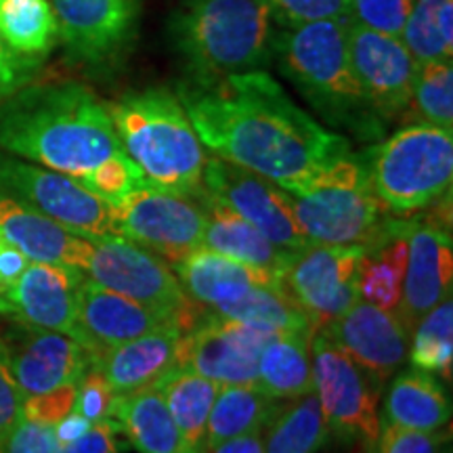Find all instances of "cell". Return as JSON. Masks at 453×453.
I'll use <instances>...</instances> for the list:
<instances>
[{
  "label": "cell",
  "mask_w": 453,
  "mask_h": 453,
  "mask_svg": "<svg viewBox=\"0 0 453 453\" xmlns=\"http://www.w3.org/2000/svg\"><path fill=\"white\" fill-rule=\"evenodd\" d=\"M174 93L208 151L286 191L353 151L344 134L294 104L267 70L187 78Z\"/></svg>",
  "instance_id": "6da1fadb"
},
{
  "label": "cell",
  "mask_w": 453,
  "mask_h": 453,
  "mask_svg": "<svg viewBox=\"0 0 453 453\" xmlns=\"http://www.w3.org/2000/svg\"><path fill=\"white\" fill-rule=\"evenodd\" d=\"M0 150L84 183L124 150L107 105L81 82H30L0 104Z\"/></svg>",
  "instance_id": "7a4b0ae2"
},
{
  "label": "cell",
  "mask_w": 453,
  "mask_h": 453,
  "mask_svg": "<svg viewBox=\"0 0 453 453\" xmlns=\"http://www.w3.org/2000/svg\"><path fill=\"white\" fill-rule=\"evenodd\" d=\"M350 19H327L281 30L273 61L321 120L364 143H378L388 124L357 81L349 55Z\"/></svg>",
  "instance_id": "3957f363"
},
{
  "label": "cell",
  "mask_w": 453,
  "mask_h": 453,
  "mask_svg": "<svg viewBox=\"0 0 453 453\" xmlns=\"http://www.w3.org/2000/svg\"><path fill=\"white\" fill-rule=\"evenodd\" d=\"M275 36L267 0H180L168 19L170 44L196 81L265 70Z\"/></svg>",
  "instance_id": "277c9868"
},
{
  "label": "cell",
  "mask_w": 453,
  "mask_h": 453,
  "mask_svg": "<svg viewBox=\"0 0 453 453\" xmlns=\"http://www.w3.org/2000/svg\"><path fill=\"white\" fill-rule=\"evenodd\" d=\"M120 145L145 180L162 189L203 197L206 147L174 90L150 87L128 90L107 104Z\"/></svg>",
  "instance_id": "5b68a950"
},
{
  "label": "cell",
  "mask_w": 453,
  "mask_h": 453,
  "mask_svg": "<svg viewBox=\"0 0 453 453\" xmlns=\"http://www.w3.org/2000/svg\"><path fill=\"white\" fill-rule=\"evenodd\" d=\"M300 234L315 243L367 246L387 229V211L367 173L364 154L349 151L288 191Z\"/></svg>",
  "instance_id": "8992f818"
},
{
  "label": "cell",
  "mask_w": 453,
  "mask_h": 453,
  "mask_svg": "<svg viewBox=\"0 0 453 453\" xmlns=\"http://www.w3.org/2000/svg\"><path fill=\"white\" fill-rule=\"evenodd\" d=\"M364 160L387 211L410 217L451 191L453 133L430 124H403L388 139L367 147Z\"/></svg>",
  "instance_id": "52a82bcc"
},
{
  "label": "cell",
  "mask_w": 453,
  "mask_h": 453,
  "mask_svg": "<svg viewBox=\"0 0 453 453\" xmlns=\"http://www.w3.org/2000/svg\"><path fill=\"white\" fill-rule=\"evenodd\" d=\"M88 280L177 321L183 332L197 321L191 300L166 260L122 235L84 237L81 267Z\"/></svg>",
  "instance_id": "ba28073f"
},
{
  "label": "cell",
  "mask_w": 453,
  "mask_h": 453,
  "mask_svg": "<svg viewBox=\"0 0 453 453\" xmlns=\"http://www.w3.org/2000/svg\"><path fill=\"white\" fill-rule=\"evenodd\" d=\"M111 217L118 235L154 252L170 267L202 246L206 225L202 197L162 189L150 180L113 202Z\"/></svg>",
  "instance_id": "9c48e42d"
},
{
  "label": "cell",
  "mask_w": 453,
  "mask_h": 453,
  "mask_svg": "<svg viewBox=\"0 0 453 453\" xmlns=\"http://www.w3.org/2000/svg\"><path fill=\"white\" fill-rule=\"evenodd\" d=\"M311 359L313 390L330 433L344 443L361 441L365 447L370 445L380 433V390L326 330L313 334Z\"/></svg>",
  "instance_id": "30bf717a"
},
{
  "label": "cell",
  "mask_w": 453,
  "mask_h": 453,
  "mask_svg": "<svg viewBox=\"0 0 453 453\" xmlns=\"http://www.w3.org/2000/svg\"><path fill=\"white\" fill-rule=\"evenodd\" d=\"M0 194L27 203L82 237L118 235L111 203L64 173L0 154Z\"/></svg>",
  "instance_id": "8fae6325"
},
{
  "label": "cell",
  "mask_w": 453,
  "mask_h": 453,
  "mask_svg": "<svg viewBox=\"0 0 453 453\" xmlns=\"http://www.w3.org/2000/svg\"><path fill=\"white\" fill-rule=\"evenodd\" d=\"M433 211L403 217L407 265L396 317L411 336L413 327L430 309L451 296L453 242H451V191L434 202Z\"/></svg>",
  "instance_id": "7c38bea8"
},
{
  "label": "cell",
  "mask_w": 453,
  "mask_h": 453,
  "mask_svg": "<svg viewBox=\"0 0 453 453\" xmlns=\"http://www.w3.org/2000/svg\"><path fill=\"white\" fill-rule=\"evenodd\" d=\"M364 246L315 243L290 254L281 281L309 315L313 330H324L359 300L357 273Z\"/></svg>",
  "instance_id": "4fadbf2b"
},
{
  "label": "cell",
  "mask_w": 453,
  "mask_h": 453,
  "mask_svg": "<svg viewBox=\"0 0 453 453\" xmlns=\"http://www.w3.org/2000/svg\"><path fill=\"white\" fill-rule=\"evenodd\" d=\"M275 334L208 311L180 336L177 367L194 370L219 387L257 384L260 355Z\"/></svg>",
  "instance_id": "5bb4252c"
},
{
  "label": "cell",
  "mask_w": 453,
  "mask_h": 453,
  "mask_svg": "<svg viewBox=\"0 0 453 453\" xmlns=\"http://www.w3.org/2000/svg\"><path fill=\"white\" fill-rule=\"evenodd\" d=\"M203 189L281 250L292 254L309 243L294 219L290 194L263 174L211 156L203 166Z\"/></svg>",
  "instance_id": "9a60e30c"
},
{
  "label": "cell",
  "mask_w": 453,
  "mask_h": 453,
  "mask_svg": "<svg viewBox=\"0 0 453 453\" xmlns=\"http://www.w3.org/2000/svg\"><path fill=\"white\" fill-rule=\"evenodd\" d=\"M59 41L78 64L107 67L128 53L137 36L139 0H49Z\"/></svg>",
  "instance_id": "2e32d148"
},
{
  "label": "cell",
  "mask_w": 453,
  "mask_h": 453,
  "mask_svg": "<svg viewBox=\"0 0 453 453\" xmlns=\"http://www.w3.org/2000/svg\"><path fill=\"white\" fill-rule=\"evenodd\" d=\"M349 55L357 81L384 124L403 116L420 65L403 41L350 21Z\"/></svg>",
  "instance_id": "e0dca14e"
},
{
  "label": "cell",
  "mask_w": 453,
  "mask_h": 453,
  "mask_svg": "<svg viewBox=\"0 0 453 453\" xmlns=\"http://www.w3.org/2000/svg\"><path fill=\"white\" fill-rule=\"evenodd\" d=\"M324 330L378 390L407 364L410 334L395 311L357 300Z\"/></svg>",
  "instance_id": "ac0fdd59"
},
{
  "label": "cell",
  "mask_w": 453,
  "mask_h": 453,
  "mask_svg": "<svg viewBox=\"0 0 453 453\" xmlns=\"http://www.w3.org/2000/svg\"><path fill=\"white\" fill-rule=\"evenodd\" d=\"M166 324L177 321L84 277L72 338L88 350L95 364L107 350Z\"/></svg>",
  "instance_id": "d6986e66"
},
{
  "label": "cell",
  "mask_w": 453,
  "mask_h": 453,
  "mask_svg": "<svg viewBox=\"0 0 453 453\" xmlns=\"http://www.w3.org/2000/svg\"><path fill=\"white\" fill-rule=\"evenodd\" d=\"M84 277L76 267L30 260L24 273L7 288L11 315L21 326L72 336Z\"/></svg>",
  "instance_id": "ffe728a7"
},
{
  "label": "cell",
  "mask_w": 453,
  "mask_h": 453,
  "mask_svg": "<svg viewBox=\"0 0 453 453\" xmlns=\"http://www.w3.org/2000/svg\"><path fill=\"white\" fill-rule=\"evenodd\" d=\"M24 327L13 342H7L11 372L21 395H41L81 382L93 359L78 340L61 332Z\"/></svg>",
  "instance_id": "44dd1931"
},
{
  "label": "cell",
  "mask_w": 453,
  "mask_h": 453,
  "mask_svg": "<svg viewBox=\"0 0 453 453\" xmlns=\"http://www.w3.org/2000/svg\"><path fill=\"white\" fill-rule=\"evenodd\" d=\"M173 269L187 298L208 311H217L234 303L246 292H250L252 288L283 283L281 277L269 273V271L237 263V260L226 258L203 246L196 248L179 263H174Z\"/></svg>",
  "instance_id": "7402d4cb"
},
{
  "label": "cell",
  "mask_w": 453,
  "mask_h": 453,
  "mask_svg": "<svg viewBox=\"0 0 453 453\" xmlns=\"http://www.w3.org/2000/svg\"><path fill=\"white\" fill-rule=\"evenodd\" d=\"M180 336L179 324H166L107 350L93 365L105 373L116 395L156 387L177 367Z\"/></svg>",
  "instance_id": "603a6c76"
},
{
  "label": "cell",
  "mask_w": 453,
  "mask_h": 453,
  "mask_svg": "<svg viewBox=\"0 0 453 453\" xmlns=\"http://www.w3.org/2000/svg\"><path fill=\"white\" fill-rule=\"evenodd\" d=\"M0 235L34 263L81 267L82 235L4 194H0Z\"/></svg>",
  "instance_id": "cb8c5ba5"
},
{
  "label": "cell",
  "mask_w": 453,
  "mask_h": 453,
  "mask_svg": "<svg viewBox=\"0 0 453 453\" xmlns=\"http://www.w3.org/2000/svg\"><path fill=\"white\" fill-rule=\"evenodd\" d=\"M451 420V399L434 373L407 367L388 380L380 424L434 433Z\"/></svg>",
  "instance_id": "d4e9b609"
},
{
  "label": "cell",
  "mask_w": 453,
  "mask_h": 453,
  "mask_svg": "<svg viewBox=\"0 0 453 453\" xmlns=\"http://www.w3.org/2000/svg\"><path fill=\"white\" fill-rule=\"evenodd\" d=\"M206 225H203L202 246L208 250L234 258L237 263L250 265L254 269L269 271L277 277L283 275L290 260V252L281 250L273 242L267 240L257 226L243 220L240 214L212 200L203 194L202 197Z\"/></svg>",
  "instance_id": "484cf974"
},
{
  "label": "cell",
  "mask_w": 453,
  "mask_h": 453,
  "mask_svg": "<svg viewBox=\"0 0 453 453\" xmlns=\"http://www.w3.org/2000/svg\"><path fill=\"white\" fill-rule=\"evenodd\" d=\"M407 265L403 217H390L384 234L364 246L357 273L359 298L376 307L395 311L401 303Z\"/></svg>",
  "instance_id": "4316f807"
},
{
  "label": "cell",
  "mask_w": 453,
  "mask_h": 453,
  "mask_svg": "<svg viewBox=\"0 0 453 453\" xmlns=\"http://www.w3.org/2000/svg\"><path fill=\"white\" fill-rule=\"evenodd\" d=\"M111 420L139 453H180L177 424L157 384L118 395Z\"/></svg>",
  "instance_id": "83f0119b"
},
{
  "label": "cell",
  "mask_w": 453,
  "mask_h": 453,
  "mask_svg": "<svg viewBox=\"0 0 453 453\" xmlns=\"http://www.w3.org/2000/svg\"><path fill=\"white\" fill-rule=\"evenodd\" d=\"M315 332H277L263 349L257 387L275 401H290L313 390L311 340Z\"/></svg>",
  "instance_id": "f1b7e54d"
},
{
  "label": "cell",
  "mask_w": 453,
  "mask_h": 453,
  "mask_svg": "<svg viewBox=\"0 0 453 453\" xmlns=\"http://www.w3.org/2000/svg\"><path fill=\"white\" fill-rule=\"evenodd\" d=\"M277 405L280 401L265 395L257 384L220 387L211 416H208L202 453L217 449L219 445L243 437V434L263 433Z\"/></svg>",
  "instance_id": "f546056e"
},
{
  "label": "cell",
  "mask_w": 453,
  "mask_h": 453,
  "mask_svg": "<svg viewBox=\"0 0 453 453\" xmlns=\"http://www.w3.org/2000/svg\"><path fill=\"white\" fill-rule=\"evenodd\" d=\"M157 387L177 424L180 453H202L208 416L220 387L187 367H174L164 380L157 382Z\"/></svg>",
  "instance_id": "4dcf8cb0"
},
{
  "label": "cell",
  "mask_w": 453,
  "mask_h": 453,
  "mask_svg": "<svg viewBox=\"0 0 453 453\" xmlns=\"http://www.w3.org/2000/svg\"><path fill=\"white\" fill-rule=\"evenodd\" d=\"M260 437L265 453H319L330 428L315 390L277 405Z\"/></svg>",
  "instance_id": "1f68e13d"
},
{
  "label": "cell",
  "mask_w": 453,
  "mask_h": 453,
  "mask_svg": "<svg viewBox=\"0 0 453 453\" xmlns=\"http://www.w3.org/2000/svg\"><path fill=\"white\" fill-rule=\"evenodd\" d=\"M212 313L271 332H315L309 315L286 286H258Z\"/></svg>",
  "instance_id": "d6a6232c"
},
{
  "label": "cell",
  "mask_w": 453,
  "mask_h": 453,
  "mask_svg": "<svg viewBox=\"0 0 453 453\" xmlns=\"http://www.w3.org/2000/svg\"><path fill=\"white\" fill-rule=\"evenodd\" d=\"M0 38L21 55L47 57L59 41L49 0H0Z\"/></svg>",
  "instance_id": "836d02e7"
},
{
  "label": "cell",
  "mask_w": 453,
  "mask_h": 453,
  "mask_svg": "<svg viewBox=\"0 0 453 453\" xmlns=\"http://www.w3.org/2000/svg\"><path fill=\"white\" fill-rule=\"evenodd\" d=\"M401 41L418 64L453 57V0H416Z\"/></svg>",
  "instance_id": "e575fe53"
},
{
  "label": "cell",
  "mask_w": 453,
  "mask_h": 453,
  "mask_svg": "<svg viewBox=\"0 0 453 453\" xmlns=\"http://www.w3.org/2000/svg\"><path fill=\"white\" fill-rule=\"evenodd\" d=\"M413 116L410 124H430L453 130V64L451 59L426 61L418 65L411 99L405 118Z\"/></svg>",
  "instance_id": "d590c367"
},
{
  "label": "cell",
  "mask_w": 453,
  "mask_h": 453,
  "mask_svg": "<svg viewBox=\"0 0 453 453\" xmlns=\"http://www.w3.org/2000/svg\"><path fill=\"white\" fill-rule=\"evenodd\" d=\"M410 357L418 370L439 373L451 380L453 364V300L451 296L430 309L411 332Z\"/></svg>",
  "instance_id": "8d00e7d4"
},
{
  "label": "cell",
  "mask_w": 453,
  "mask_h": 453,
  "mask_svg": "<svg viewBox=\"0 0 453 453\" xmlns=\"http://www.w3.org/2000/svg\"><path fill=\"white\" fill-rule=\"evenodd\" d=\"M271 15L283 30L315 24V21L349 17L350 0H267Z\"/></svg>",
  "instance_id": "74e56055"
},
{
  "label": "cell",
  "mask_w": 453,
  "mask_h": 453,
  "mask_svg": "<svg viewBox=\"0 0 453 453\" xmlns=\"http://www.w3.org/2000/svg\"><path fill=\"white\" fill-rule=\"evenodd\" d=\"M416 0H350L349 19L367 30L401 36Z\"/></svg>",
  "instance_id": "f35d334b"
},
{
  "label": "cell",
  "mask_w": 453,
  "mask_h": 453,
  "mask_svg": "<svg viewBox=\"0 0 453 453\" xmlns=\"http://www.w3.org/2000/svg\"><path fill=\"white\" fill-rule=\"evenodd\" d=\"M449 439V430L424 433L380 424V433L367 445V453H439Z\"/></svg>",
  "instance_id": "ab89813d"
},
{
  "label": "cell",
  "mask_w": 453,
  "mask_h": 453,
  "mask_svg": "<svg viewBox=\"0 0 453 453\" xmlns=\"http://www.w3.org/2000/svg\"><path fill=\"white\" fill-rule=\"evenodd\" d=\"M116 390L111 388L110 380L97 365H90L87 373L81 378L76 388V405L73 411L81 413L88 422H99L111 418L113 405H116Z\"/></svg>",
  "instance_id": "60d3db41"
},
{
  "label": "cell",
  "mask_w": 453,
  "mask_h": 453,
  "mask_svg": "<svg viewBox=\"0 0 453 453\" xmlns=\"http://www.w3.org/2000/svg\"><path fill=\"white\" fill-rule=\"evenodd\" d=\"M76 388L78 384H65V387L47 390L41 395L24 396V405H21V416L26 420L49 424L55 426L70 416L76 405Z\"/></svg>",
  "instance_id": "b9f144b4"
},
{
  "label": "cell",
  "mask_w": 453,
  "mask_h": 453,
  "mask_svg": "<svg viewBox=\"0 0 453 453\" xmlns=\"http://www.w3.org/2000/svg\"><path fill=\"white\" fill-rule=\"evenodd\" d=\"M21 405H24V395L11 372L7 342L0 338V453H4L9 434L21 420Z\"/></svg>",
  "instance_id": "7bdbcfd3"
},
{
  "label": "cell",
  "mask_w": 453,
  "mask_h": 453,
  "mask_svg": "<svg viewBox=\"0 0 453 453\" xmlns=\"http://www.w3.org/2000/svg\"><path fill=\"white\" fill-rule=\"evenodd\" d=\"M42 59L17 53L0 38V104L11 95L36 81Z\"/></svg>",
  "instance_id": "ee69618b"
},
{
  "label": "cell",
  "mask_w": 453,
  "mask_h": 453,
  "mask_svg": "<svg viewBox=\"0 0 453 453\" xmlns=\"http://www.w3.org/2000/svg\"><path fill=\"white\" fill-rule=\"evenodd\" d=\"M4 453H59V441L55 437V426L26 420L17 422L9 434Z\"/></svg>",
  "instance_id": "f6af8a7d"
},
{
  "label": "cell",
  "mask_w": 453,
  "mask_h": 453,
  "mask_svg": "<svg viewBox=\"0 0 453 453\" xmlns=\"http://www.w3.org/2000/svg\"><path fill=\"white\" fill-rule=\"evenodd\" d=\"M59 453H122L120 428L111 418L93 422L81 437L59 445Z\"/></svg>",
  "instance_id": "bcb514c9"
},
{
  "label": "cell",
  "mask_w": 453,
  "mask_h": 453,
  "mask_svg": "<svg viewBox=\"0 0 453 453\" xmlns=\"http://www.w3.org/2000/svg\"><path fill=\"white\" fill-rule=\"evenodd\" d=\"M27 263L30 260L3 237V242H0V286L7 290L11 283H15L17 277L24 273Z\"/></svg>",
  "instance_id": "7dc6e473"
},
{
  "label": "cell",
  "mask_w": 453,
  "mask_h": 453,
  "mask_svg": "<svg viewBox=\"0 0 453 453\" xmlns=\"http://www.w3.org/2000/svg\"><path fill=\"white\" fill-rule=\"evenodd\" d=\"M93 422H88L87 418H82L81 413L72 411L70 416H65L59 424H55V437L59 441V445L70 443V441L78 439L82 433H87L88 426Z\"/></svg>",
  "instance_id": "c3c4849f"
},
{
  "label": "cell",
  "mask_w": 453,
  "mask_h": 453,
  "mask_svg": "<svg viewBox=\"0 0 453 453\" xmlns=\"http://www.w3.org/2000/svg\"><path fill=\"white\" fill-rule=\"evenodd\" d=\"M208 453H265L263 451V437H260V433L243 434V437L226 441V443L219 445L217 449H212Z\"/></svg>",
  "instance_id": "681fc988"
},
{
  "label": "cell",
  "mask_w": 453,
  "mask_h": 453,
  "mask_svg": "<svg viewBox=\"0 0 453 453\" xmlns=\"http://www.w3.org/2000/svg\"><path fill=\"white\" fill-rule=\"evenodd\" d=\"M0 315H11V307L7 300V290L0 286Z\"/></svg>",
  "instance_id": "f907efd6"
},
{
  "label": "cell",
  "mask_w": 453,
  "mask_h": 453,
  "mask_svg": "<svg viewBox=\"0 0 453 453\" xmlns=\"http://www.w3.org/2000/svg\"><path fill=\"white\" fill-rule=\"evenodd\" d=\"M439 453H451V439L447 441V443H445L443 447H441V451H439Z\"/></svg>",
  "instance_id": "816d5d0a"
},
{
  "label": "cell",
  "mask_w": 453,
  "mask_h": 453,
  "mask_svg": "<svg viewBox=\"0 0 453 453\" xmlns=\"http://www.w3.org/2000/svg\"><path fill=\"white\" fill-rule=\"evenodd\" d=\"M0 242H3V235H0Z\"/></svg>",
  "instance_id": "f5cc1de1"
}]
</instances>
